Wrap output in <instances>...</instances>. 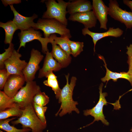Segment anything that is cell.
<instances>
[{"label":"cell","instance_id":"6da1fadb","mask_svg":"<svg viewBox=\"0 0 132 132\" xmlns=\"http://www.w3.org/2000/svg\"><path fill=\"white\" fill-rule=\"evenodd\" d=\"M69 74L65 75L66 83L61 89L60 95L58 99V103H61L60 108L55 114L56 116L59 114L62 117L67 113L70 114L72 111H75L79 114V111L76 106L78 104L77 102L74 101L72 98L73 91L76 85V77L73 76L69 84L68 78Z\"/></svg>","mask_w":132,"mask_h":132},{"label":"cell","instance_id":"7a4b0ae2","mask_svg":"<svg viewBox=\"0 0 132 132\" xmlns=\"http://www.w3.org/2000/svg\"><path fill=\"white\" fill-rule=\"evenodd\" d=\"M32 28L36 30L43 31L45 38H49L51 34L55 33L63 38L70 39L72 37L70 30L66 26L54 19L39 18Z\"/></svg>","mask_w":132,"mask_h":132},{"label":"cell","instance_id":"3957f363","mask_svg":"<svg viewBox=\"0 0 132 132\" xmlns=\"http://www.w3.org/2000/svg\"><path fill=\"white\" fill-rule=\"evenodd\" d=\"M22 116L11 122L14 125L20 124L23 128H29L32 132H43L46 127V124L43 122L37 116L34 110L33 103L22 109Z\"/></svg>","mask_w":132,"mask_h":132},{"label":"cell","instance_id":"277c9868","mask_svg":"<svg viewBox=\"0 0 132 132\" xmlns=\"http://www.w3.org/2000/svg\"><path fill=\"white\" fill-rule=\"evenodd\" d=\"M48 0L45 2L47 10L43 13V19H54L67 26V19L66 15L68 13L66 9L69 2L63 0Z\"/></svg>","mask_w":132,"mask_h":132},{"label":"cell","instance_id":"5b68a950","mask_svg":"<svg viewBox=\"0 0 132 132\" xmlns=\"http://www.w3.org/2000/svg\"><path fill=\"white\" fill-rule=\"evenodd\" d=\"M40 91V88L35 81H29L27 82L26 85L11 98V100L18 103L22 109L33 103L34 97Z\"/></svg>","mask_w":132,"mask_h":132},{"label":"cell","instance_id":"8992f818","mask_svg":"<svg viewBox=\"0 0 132 132\" xmlns=\"http://www.w3.org/2000/svg\"><path fill=\"white\" fill-rule=\"evenodd\" d=\"M18 35L20 43L19 46L17 50L18 52L22 47H25L27 43L37 40L41 44L42 52L46 54L49 51L47 47L48 44L51 43L53 40L51 35L48 38L43 37L42 33L39 31L35 30L32 28L26 31H21Z\"/></svg>","mask_w":132,"mask_h":132},{"label":"cell","instance_id":"52a82bcc","mask_svg":"<svg viewBox=\"0 0 132 132\" xmlns=\"http://www.w3.org/2000/svg\"><path fill=\"white\" fill-rule=\"evenodd\" d=\"M103 84L101 83L100 85L99 90V101L96 106L91 109L87 110L84 111V115L85 116L91 115L94 118V120L91 123L85 127L89 126L93 123L96 121L100 120L106 125H108L109 123L105 119L103 113V108L104 105H107L105 97L107 96L106 92H102Z\"/></svg>","mask_w":132,"mask_h":132},{"label":"cell","instance_id":"ba28073f","mask_svg":"<svg viewBox=\"0 0 132 132\" xmlns=\"http://www.w3.org/2000/svg\"><path fill=\"white\" fill-rule=\"evenodd\" d=\"M108 15L115 20L123 23L127 29L132 28V12L121 8L116 0H110Z\"/></svg>","mask_w":132,"mask_h":132},{"label":"cell","instance_id":"9c48e42d","mask_svg":"<svg viewBox=\"0 0 132 132\" xmlns=\"http://www.w3.org/2000/svg\"><path fill=\"white\" fill-rule=\"evenodd\" d=\"M44 57L39 51L32 49L29 61L22 71L26 82L33 81L34 79L35 75L40 68L39 65Z\"/></svg>","mask_w":132,"mask_h":132},{"label":"cell","instance_id":"30bf717a","mask_svg":"<svg viewBox=\"0 0 132 132\" xmlns=\"http://www.w3.org/2000/svg\"><path fill=\"white\" fill-rule=\"evenodd\" d=\"M21 55L14 49L11 56L4 62L8 77L11 75H17L23 76L22 71L28 63L24 60H22L20 58Z\"/></svg>","mask_w":132,"mask_h":132},{"label":"cell","instance_id":"8fae6325","mask_svg":"<svg viewBox=\"0 0 132 132\" xmlns=\"http://www.w3.org/2000/svg\"><path fill=\"white\" fill-rule=\"evenodd\" d=\"M25 82L24 76L12 74L10 75L4 85L3 91L9 97H13L22 87Z\"/></svg>","mask_w":132,"mask_h":132},{"label":"cell","instance_id":"7c38bea8","mask_svg":"<svg viewBox=\"0 0 132 132\" xmlns=\"http://www.w3.org/2000/svg\"><path fill=\"white\" fill-rule=\"evenodd\" d=\"M92 10L100 24V28L107 30L108 7L102 0H92Z\"/></svg>","mask_w":132,"mask_h":132},{"label":"cell","instance_id":"4fadbf2b","mask_svg":"<svg viewBox=\"0 0 132 132\" xmlns=\"http://www.w3.org/2000/svg\"><path fill=\"white\" fill-rule=\"evenodd\" d=\"M10 6L14 15V18L12 21L16 25L18 29L22 31L28 30L34 27L35 23L34 22L33 20L38 18V16L37 15L34 14L31 17L24 16L18 12L13 5H10Z\"/></svg>","mask_w":132,"mask_h":132},{"label":"cell","instance_id":"5bb4252c","mask_svg":"<svg viewBox=\"0 0 132 132\" xmlns=\"http://www.w3.org/2000/svg\"><path fill=\"white\" fill-rule=\"evenodd\" d=\"M82 32L84 35H88L92 38L94 44V51L95 52L96 45L99 40L106 37H120L122 35L123 31L119 28H115L113 27H110L106 32L101 33H95L90 31L88 28H84L82 29Z\"/></svg>","mask_w":132,"mask_h":132},{"label":"cell","instance_id":"9a60e30c","mask_svg":"<svg viewBox=\"0 0 132 132\" xmlns=\"http://www.w3.org/2000/svg\"><path fill=\"white\" fill-rule=\"evenodd\" d=\"M68 19L81 23L84 25L85 28L88 29L95 27L97 20L92 10L70 15Z\"/></svg>","mask_w":132,"mask_h":132},{"label":"cell","instance_id":"2e32d148","mask_svg":"<svg viewBox=\"0 0 132 132\" xmlns=\"http://www.w3.org/2000/svg\"><path fill=\"white\" fill-rule=\"evenodd\" d=\"M46 54L43 66L39 70V78L46 77L51 72L58 71L62 68L60 65L54 59L51 52L48 51Z\"/></svg>","mask_w":132,"mask_h":132},{"label":"cell","instance_id":"e0dca14e","mask_svg":"<svg viewBox=\"0 0 132 132\" xmlns=\"http://www.w3.org/2000/svg\"><path fill=\"white\" fill-rule=\"evenodd\" d=\"M51 43L52 47L51 52L53 57L60 65L62 68L66 67L71 61L72 58L70 55L55 43L54 40Z\"/></svg>","mask_w":132,"mask_h":132},{"label":"cell","instance_id":"ac0fdd59","mask_svg":"<svg viewBox=\"0 0 132 132\" xmlns=\"http://www.w3.org/2000/svg\"><path fill=\"white\" fill-rule=\"evenodd\" d=\"M67 12L70 15L75 13L92 11L91 2L87 0H75L68 1Z\"/></svg>","mask_w":132,"mask_h":132},{"label":"cell","instance_id":"d6986e66","mask_svg":"<svg viewBox=\"0 0 132 132\" xmlns=\"http://www.w3.org/2000/svg\"><path fill=\"white\" fill-rule=\"evenodd\" d=\"M99 57L102 59L104 63V66L106 68V73L105 76L101 79V81L105 82H107L110 79H112L114 82L117 81L119 78L125 79L128 80L132 86V75L127 72H122L117 73L113 72L110 70L107 67V64L104 57L101 55L99 56Z\"/></svg>","mask_w":132,"mask_h":132},{"label":"cell","instance_id":"ffe728a7","mask_svg":"<svg viewBox=\"0 0 132 132\" xmlns=\"http://www.w3.org/2000/svg\"><path fill=\"white\" fill-rule=\"evenodd\" d=\"M0 27L5 32L4 43L9 44L11 43L14 33L18 30L16 25L12 21L10 20L6 23L0 22Z\"/></svg>","mask_w":132,"mask_h":132},{"label":"cell","instance_id":"44dd1931","mask_svg":"<svg viewBox=\"0 0 132 132\" xmlns=\"http://www.w3.org/2000/svg\"><path fill=\"white\" fill-rule=\"evenodd\" d=\"M46 77L47 78V80L44 81L43 84L52 88L55 95L56 99H58L60 95L61 89L59 87L57 77L53 72H52Z\"/></svg>","mask_w":132,"mask_h":132},{"label":"cell","instance_id":"7402d4cb","mask_svg":"<svg viewBox=\"0 0 132 132\" xmlns=\"http://www.w3.org/2000/svg\"><path fill=\"white\" fill-rule=\"evenodd\" d=\"M22 109L17 103L16 105L0 112V120L6 119L12 116L20 117L22 114Z\"/></svg>","mask_w":132,"mask_h":132},{"label":"cell","instance_id":"603a6c76","mask_svg":"<svg viewBox=\"0 0 132 132\" xmlns=\"http://www.w3.org/2000/svg\"><path fill=\"white\" fill-rule=\"evenodd\" d=\"M16 118V117H13L11 119L0 120V129L7 132H29L31 131V129L30 128L19 129L13 126H11L9 124V122Z\"/></svg>","mask_w":132,"mask_h":132},{"label":"cell","instance_id":"cb8c5ba5","mask_svg":"<svg viewBox=\"0 0 132 132\" xmlns=\"http://www.w3.org/2000/svg\"><path fill=\"white\" fill-rule=\"evenodd\" d=\"M11 98L3 91H0V112L16 105L17 103L12 101Z\"/></svg>","mask_w":132,"mask_h":132},{"label":"cell","instance_id":"d4e9b609","mask_svg":"<svg viewBox=\"0 0 132 132\" xmlns=\"http://www.w3.org/2000/svg\"><path fill=\"white\" fill-rule=\"evenodd\" d=\"M66 40L70 49L71 54L73 56L77 57L83 51V42L72 41L67 38Z\"/></svg>","mask_w":132,"mask_h":132},{"label":"cell","instance_id":"484cf974","mask_svg":"<svg viewBox=\"0 0 132 132\" xmlns=\"http://www.w3.org/2000/svg\"><path fill=\"white\" fill-rule=\"evenodd\" d=\"M51 35L54 43L58 45L62 49L70 55L71 54L70 50L66 40V38L61 37H57L55 34H52Z\"/></svg>","mask_w":132,"mask_h":132},{"label":"cell","instance_id":"4316f807","mask_svg":"<svg viewBox=\"0 0 132 132\" xmlns=\"http://www.w3.org/2000/svg\"><path fill=\"white\" fill-rule=\"evenodd\" d=\"M49 101L48 96L44 92H42L41 91L35 95L33 99V102L41 106H45Z\"/></svg>","mask_w":132,"mask_h":132},{"label":"cell","instance_id":"83f0119b","mask_svg":"<svg viewBox=\"0 0 132 132\" xmlns=\"http://www.w3.org/2000/svg\"><path fill=\"white\" fill-rule=\"evenodd\" d=\"M8 48L5 49V51L0 54V69L5 68L4 61L12 55L14 50V45L12 43L10 44Z\"/></svg>","mask_w":132,"mask_h":132},{"label":"cell","instance_id":"f1b7e54d","mask_svg":"<svg viewBox=\"0 0 132 132\" xmlns=\"http://www.w3.org/2000/svg\"><path fill=\"white\" fill-rule=\"evenodd\" d=\"M33 105L35 112L37 116L43 123L46 124V121L45 116L47 107L41 106L33 102Z\"/></svg>","mask_w":132,"mask_h":132},{"label":"cell","instance_id":"f546056e","mask_svg":"<svg viewBox=\"0 0 132 132\" xmlns=\"http://www.w3.org/2000/svg\"><path fill=\"white\" fill-rule=\"evenodd\" d=\"M8 77L7 72L5 68L0 70V89H3L4 86Z\"/></svg>","mask_w":132,"mask_h":132},{"label":"cell","instance_id":"4dcf8cb0","mask_svg":"<svg viewBox=\"0 0 132 132\" xmlns=\"http://www.w3.org/2000/svg\"><path fill=\"white\" fill-rule=\"evenodd\" d=\"M1 1L5 7L8 5H13L14 4H18L21 2V0H1Z\"/></svg>","mask_w":132,"mask_h":132},{"label":"cell","instance_id":"1f68e13d","mask_svg":"<svg viewBox=\"0 0 132 132\" xmlns=\"http://www.w3.org/2000/svg\"><path fill=\"white\" fill-rule=\"evenodd\" d=\"M127 63L129 65V70L127 72L132 75V57H128Z\"/></svg>","mask_w":132,"mask_h":132},{"label":"cell","instance_id":"d6a6232c","mask_svg":"<svg viewBox=\"0 0 132 132\" xmlns=\"http://www.w3.org/2000/svg\"><path fill=\"white\" fill-rule=\"evenodd\" d=\"M127 51L126 54L128 56L132 57V44H130L129 46H127Z\"/></svg>","mask_w":132,"mask_h":132},{"label":"cell","instance_id":"836d02e7","mask_svg":"<svg viewBox=\"0 0 132 132\" xmlns=\"http://www.w3.org/2000/svg\"><path fill=\"white\" fill-rule=\"evenodd\" d=\"M123 3L128 7L131 9L132 12V0H123Z\"/></svg>","mask_w":132,"mask_h":132},{"label":"cell","instance_id":"e575fe53","mask_svg":"<svg viewBox=\"0 0 132 132\" xmlns=\"http://www.w3.org/2000/svg\"><path fill=\"white\" fill-rule=\"evenodd\" d=\"M130 131L131 132H132V128H131V129L130 130Z\"/></svg>","mask_w":132,"mask_h":132},{"label":"cell","instance_id":"d590c367","mask_svg":"<svg viewBox=\"0 0 132 132\" xmlns=\"http://www.w3.org/2000/svg\"><path fill=\"white\" fill-rule=\"evenodd\" d=\"M0 132H3L1 130H0Z\"/></svg>","mask_w":132,"mask_h":132}]
</instances>
